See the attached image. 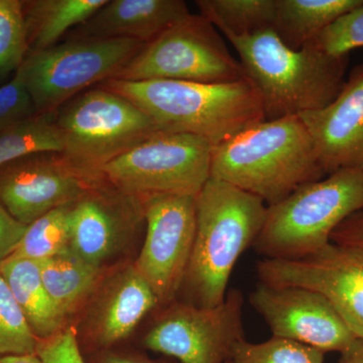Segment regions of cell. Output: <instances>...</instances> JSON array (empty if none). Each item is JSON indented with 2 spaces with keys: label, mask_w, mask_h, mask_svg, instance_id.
I'll use <instances>...</instances> for the list:
<instances>
[{
  "label": "cell",
  "mask_w": 363,
  "mask_h": 363,
  "mask_svg": "<svg viewBox=\"0 0 363 363\" xmlns=\"http://www.w3.org/2000/svg\"><path fill=\"white\" fill-rule=\"evenodd\" d=\"M326 176L300 116L260 121L212 150L211 178L259 198L267 206Z\"/></svg>",
  "instance_id": "6da1fadb"
},
{
  "label": "cell",
  "mask_w": 363,
  "mask_h": 363,
  "mask_svg": "<svg viewBox=\"0 0 363 363\" xmlns=\"http://www.w3.org/2000/svg\"><path fill=\"white\" fill-rule=\"evenodd\" d=\"M100 84L135 104L160 130L199 136L213 147L264 121L262 98L248 78L220 84L108 79Z\"/></svg>",
  "instance_id": "7a4b0ae2"
},
{
  "label": "cell",
  "mask_w": 363,
  "mask_h": 363,
  "mask_svg": "<svg viewBox=\"0 0 363 363\" xmlns=\"http://www.w3.org/2000/svg\"><path fill=\"white\" fill-rule=\"evenodd\" d=\"M197 227L177 300L211 308L222 304L236 262L257 240L266 203L226 182L210 178L196 196Z\"/></svg>",
  "instance_id": "3957f363"
},
{
  "label": "cell",
  "mask_w": 363,
  "mask_h": 363,
  "mask_svg": "<svg viewBox=\"0 0 363 363\" xmlns=\"http://www.w3.org/2000/svg\"><path fill=\"white\" fill-rule=\"evenodd\" d=\"M227 40L259 91L264 121L319 111L337 97L345 83L350 56H332L311 45L295 51L272 30Z\"/></svg>",
  "instance_id": "277c9868"
},
{
  "label": "cell",
  "mask_w": 363,
  "mask_h": 363,
  "mask_svg": "<svg viewBox=\"0 0 363 363\" xmlns=\"http://www.w3.org/2000/svg\"><path fill=\"white\" fill-rule=\"evenodd\" d=\"M362 210L363 169H339L267 206L252 247L264 259H304L328 245L332 233Z\"/></svg>",
  "instance_id": "5b68a950"
},
{
  "label": "cell",
  "mask_w": 363,
  "mask_h": 363,
  "mask_svg": "<svg viewBox=\"0 0 363 363\" xmlns=\"http://www.w3.org/2000/svg\"><path fill=\"white\" fill-rule=\"evenodd\" d=\"M63 140L60 156L88 179H99L105 166L162 131L125 98L102 87L85 91L55 112Z\"/></svg>",
  "instance_id": "8992f818"
},
{
  "label": "cell",
  "mask_w": 363,
  "mask_h": 363,
  "mask_svg": "<svg viewBox=\"0 0 363 363\" xmlns=\"http://www.w3.org/2000/svg\"><path fill=\"white\" fill-rule=\"evenodd\" d=\"M245 78L216 28L201 14L190 13L145 45L111 79L220 84Z\"/></svg>",
  "instance_id": "52a82bcc"
},
{
  "label": "cell",
  "mask_w": 363,
  "mask_h": 363,
  "mask_svg": "<svg viewBox=\"0 0 363 363\" xmlns=\"http://www.w3.org/2000/svg\"><path fill=\"white\" fill-rule=\"evenodd\" d=\"M145 45L130 39L67 40L28 52L18 70L37 113L56 112L81 91L113 78Z\"/></svg>",
  "instance_id": "ba28073f"
},
{
  "label": "cell",
  "mask_w": 363,
  "mask_h": 363,
  "mask_svg": "<svg viewBox=\"0 0 363 363\" xmlns=\"http://www.w3.org/2000/svg\"><path fill=\"white\" fill-rule=\"evenodd\" d=\"M213 145L199 136L160 131L100 172L105 181L136 196H197L211 178Z\"/></svg>",
  "instance_id": "9c48e42d"
},
{
  "label": "cell",
  "mask_w": 363,
  "mask_h": 363,
  "mask_svg": "<svg viewBox=\"0 0 363 363\" xmlns=\"http://www.w3.org/2000/svg\"><path fill=\"white\" fill-rule=\"evenodd\" d=\"M243 306L245 298L236 289L216 307L175 300L155 310L143 347L179 363H228L236 344L245 339Z\"/></svg>",
  "instance_id": "30bf717a"
},
{
  "label": "cell",
  "mask_w": 363,
  "mask_h": 363,
  "mask_svg": "<svg viewBox=\"0 0 363 363\" xmlns=\"http://www.w3.org/2000/svg\"><path fill=\"white\" fill-rule=\"evenodd\" d=\"M145 238L135 262L149 283L159 307L178 298L197 227L196 196H142Z\"/></svg>",
  "instance_id": "8fae6325"
},
{
  "label": "cell",
  "mask_w": 363,
  "mask_h": 363,
  "mask_svg": "<svg viewBox=\"0 0 363 363\" xmlns=\"http://www.w3.org/2000/svg\"><path fill=\"white\" fill-rule=\"evenodd\" d=\"M259 283L301 286L321 293L337 310L355 337L363 341V248L329 243L302 259H264Z\"/></svg>",
  "instance_id": "7c38bea8"
},
{
  "label": "cell",
  "mask_w": 363,
  "mask_h": 363,
  "mask_svg": "<svg viewBox=\"0 0 363 363\" xmlns=\"http://www.w3.org/2000/svg\"><path fill=\"white\" fill-rule=\"evenodd\" d=\"M145 225L140 196L97 179L73 203L69 214L71 252L91 266L107 264L135 240Z\"/></svg>",
  "instance_id": "4fadbf2b"
},
{
  "label": "cell",
  "mask_w": 363,
  "mask_h": 363,
  "mask_svg": "<svg viewBox=\"0 0 363 363\" xmlns=\"http://www.w3.org/2000/svg\"><path fill=\"white\" fill-rule=\"evenodd\" d=\"M250 303L274 337L340 354L357 339L330 301L316 291L259 283Z\"/></svg>",
  "instance_id": "5bb4252c"
},
{
  "label": "cell",
  "mask_w": 363,
  "mask_h": 363,
  "mask_svg": "<svg viewBox=\"0 0 363 363\" xmlns=\"http://www.w3.org/2000/svg\"><path fill=\"white\" fill-rule=\"evenodd\" d=\"M157 308L159 302L149 283L135 262H128L106 272L72 326L79 345L102 352L128 338Z\"/></svg>",
  "instance_id": "9a60e30c"
},
{
  "label": "cell",
  "mask_w": 363,
  "mask_h": 363,
  "mask_svg": "<svg viewBox=\"0 0 363 363\" xmlns=\"http://www.w3.org/2000/svg\"><path fill=\"white\" fill-rule=\"evenodd\" d=\"M95 180L70 168L60 154L30 155L0 167V201L28 226L52 210L77 201Z\"/></svg>",
  "instance_id": "2e32d148"
},
{
  "label": "cell",
  "mask_w": 363,
  "mask_h": 363,
  "mask_svg": "<svg viewBox=\"0 0 363 363\" xmlns=\"http://www.w3.org/2000/svg\"><path fill=\"white\" fill-rule=\"evenodd\" d=\"M298 116L327 176L342 169H363V63L351 69L331 104Z\"/></svg>",
  "instance_id": "e0dca14e"
},
{
  "label": "cell",
  "mask_w": 363,
  "mask_h": 363,
  "mask_svg": "<svg viewBox=\"0 0 363 363\" xmlns=\"http://www.w3.org/2000/svg\"><path fill=\"white\" fill-rule=\"evenodd\" d=\"M190 13L182 0H107L67 40L130 39L149 44Z\"/></svg>",
  "instance_id": "ac0fdd59"
},
{
  "label": "cell",
  "mask_w": 363,
  "mask_h": 363,
  "mask_svg": "<svg viewBox=\"0 0 363 363\" xmlns=\"http://www.w3.org/2000/svg\"><path fill=\"white\" fill-rule=\"evenodd\" d=\"M0 274L35 337L50 338L70 326L45 290L39 262L11 255L0 262Z\"/></svg>",
  "instance_id": "d6986e66"
},
{
  "label": "cell",
  "mask_w": 363,
  "mask_h": 363,
  "mask_svg": "<svg viewBox=\"0 0 363 363\" xmlns=\"http://www.w3.org/2000/svg\"><path fill=\"white\" fill-rule=\"evenodd\" d=\"M39 264L45 290L68 325L82 312L108 271L91 266L71 250Z\"/></svg>",
  "instance_id": "ffe728a7"
},
{
  "label": "cell",
  "mask_w": 363,
  "mask_h": 363,
  "mask_svg": "<svg viewBox=\"0 0 363 363\" xmlns=\"http://www.w3.org/2000/svg\"><path fill=\"white\" fill-rule=\"evenodd\" d=\"M363 0H276L274 32L283 44L298 51Z\"/></svg>",
  "instance_id": "44dd1931"
},
{
  "label": "cell",
  "mask_w": 363,
  "mask_h": 363,
  "mask_svg": "<svg viewBox=\"0 0 363 363\" xmlns=\"http://www.w3.org/2000/svg\"><path fill=\"white\" fill-rule=\"evenodd\" d=\"M107 0H32L23 1L30 52L56 45L72 28L82 25Z\"/></svg>",
  "instance_id": "7402d4cb"
},
{
  "label": "cell",
  "mask_w": 363,
  "mask_h": 363,
  "mask_svg": "<svg viewBox=\"0 0 363 363\" xmlns=\"http://www.w3.org/2000/svg\"><path fill=\"white\" fill-rule=\"evenodd\" d=\"M195 4L226 39L274 30L276 0H197Z\"/></svg>",
  "instance_id": "603a6c76"
},
{
  "label": "cell",
  "mask_w": 363,
  "mask_h": 363,
  "mask_svg": "<svg viewBox=\"0 0 363 363\" xmlns=\"http://www.w3.org/2000/svg\"><path fill=\"white\" fill-rule=\"evenodd\" d=\"M63 140L56 113H35L0 135V167L30 155L61 154Z\"/></svg>",
  "instance_id": "cb8c5ba5"
},
{
  "label": "cell",
  "mask_w": 363,
  "mask_h": 363,
  "mask_svg": "<svg viewBox=\"0 0 363 363\" xmlns=\"http://www.w3.org/2000/svg\"><path fill=\"white\" fill-rule=\"evenodd\" d=\"M71 206L56 208L30 224L11 255L40 262L70 252Z\"/></svg>",
  "instance_id": "d4e9b609"
},
{
  "label": "cell",
  "mask_w": 363,
  "mask_h": 363,
  "mask_svg": "<svg viewBox=\"0 0 363 363\" xmlns=\"http://www.w3.org/2000/svg\"><path fill=\"white\" fill-rule=\"evenodd\" d=\"M39 339L0 274V357L35 354Z\"/></svg>",
  "instance_id": "484cf974"
},
{
  "label": "cell",
  "mask_w": 363,
  "mask_h": 363,
  "mask_svg": "<svg viewBox=\"0 0 363 363\" xmlns=\"http://www.w3.org/2000/svg\"><path fill=\"white\" fill-rule=\"evenodd\" d=\"M325 353L304 344L274 337L262 343L243 339L236 344L231 363H324Z\"/></svg>",
  "instance_id": "4316f807"
},
{
  "label": "cell",
  "mask_w": 363,
  "mask_h": 363,
  "mask_svg": "<svg viewBox=\"0 0 363 363\" xmlns=\"http://www.w3.org/2000/svg\"><path fill=\"white\" fill-rule=\"evenodd\" d=\"M28 51L23 1L0 0V76L18 71Z\"/></svg>",
  "instance_id": "83f0119b"
},
{
  "label": "cell",
  "mask_w": 363,
  "mask_h": 363,
  "mask_svg": "<svg viewBox=\"0 0 363 363\" xmlns=\"http://www.w3.org/2000/svg\"><path fill=\"white\" fill-rule=\"evenodd\" d=\"M313 47L332 56H350L363 48V4L344 14L313 40Z\"/></svg>",
  "instance_id": "f1b7e54d"
},
{
  "label": "cell",
  "mask_w": 363,
  "mask_h": 363,
  "mask_svg": "<svg viewBox=\"0 0 363 363\" xmlns=\"http://www.w3.org/2000/svg\"><path fill=\"white\" fill-rule=\"evenodd\" d=\"M35 113L32 97L18 70L9 82L0 86V135Z\"/></svg>",
  "instance_id": "f546056e"
},
{
  "label": "cell",
  "mask_w": 363,
  "mask_h": 363,
  "mask_svg": "<svg viewBox=\"0 0 363 363\" xmlns=\"http://www.w3.org/2000/svg\"><path fill=\"white\" fill-rule=\"evenodd\" d=\"M35 354L44 363H86L72 325L52 337L39 339Z\"/></svg>",
  "instance_id": "4dcf8cb0"
},
{
  "label": "cell",
  "mask_w": 363,
  "mask_h": 363,
  "mask_svg": "<svg viewBox=\"0 0 363 363\" xmlns=\"http://www.w3.org/2000/svg\"><path fill=\"white\" fill-rule=\"evenodd\" d=\"M28 225L21 223L0 201V262L13 255Z\"/></svg>",
  "instance_id": "1f68e13d"
},
{
  "label": "cell",
  "mask_w": 363,
  "mask_h": 363,
  "mask_svg": "<svg viewBox=\"0 0 363 363\" xmlns=\"http://www.w3.org/2000/svg\"><path fill=\"white\" fill-rule=\"evenodd\" d=\"M330 240L344 247L363 248V210L345 219L332 233Z\"/></svg>",
  "instance_id": "d6a6232c"
},
{
  "label": "cell",
  "mask_w": 363,
  "mask_h": 363,
  "mask_svg": "<svg viewBox=\"0 0 363 363\" xmlns=\"http://www.w3.org/2000/svg\"><path fill=\"white\" fill-rule=\"evenodd\" d=\"M97 363H174L161 359H152L140 353L116 352L106 350L99 353ZM179 363V362H178Z\"/></svg>",
  "instance_id": "836d02e7"
},
{
  "label": "cell",
  "mask_w": 363,
  "mask_h": 363,
  "mask_svg": "<svg viewBox=\"0 0 363 363\" xmlns=\"http://www.w3.org/2000/svg\"><path fill=\"white\" fill-rule=\"evenodd\" d=\"M339 363H363V341L355 339L350 347L341 353Z\"/></svg>",
  "instance_id": "e575fe53"
},
{
  "label": "cell",
  "mask_w": 363,
  "mask_h": 363,
  "mask_svg": "<svg viewBox=\"0 0 363 363\" xmlns=\"http://www.w3.org/2000/svg\"><path fill=\"white\" fill-rule=\"evenodd\" d=\"M0 363H44L37 354L0 357Z\"/></svg>",
  "instance_id": "d590c367"
},
{
  "label": "cell",
  "mask_w": 363,
  "mask_h": 363,
  "mask_svg": "<svg viewBox=\"0 0 363 363\" xmlns=\"http://www.w3.org/2000/svg\"><path fill=\"white\" fill-rule=\"evenodd\" d=\"M228 363H231L230 362H229Z\"/></svg>",
  "instance_id": "8d00e7d4"
}]
</instances>
